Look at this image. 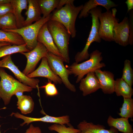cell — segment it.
Masks as SVG:
<instances>
[{
	"instance_id": "1",
	"label": "cell",
	"mask_w": 133,
	"mask_h": 133,
	"mask_svg": "<svg viewBox=\"0 0 133 133\" xmlns=\"http://www.w3.org/2000/svg\"><path fill=\"white\" fill-rule=\"evenodd\" d=\"M83 5L76 6L73 2L67 3L52 14L50 20L58 22L66 28L72 37L76 35L75 23L77 17Z\"/></svg>"
},
{
	"instance_id": "2",
	"label": "cell",
	"mask_w": 133,
	"mask_h": 133,
	"mask_svg": "<svg viewBox=\"0 0 133 133\" xmlns=\"http://www.w3.org/2000/svg\"><path fill=\"white\" fill-rule=\"evenodd\" d=\"M48 29L64 62L69 63V44L71 36L65 27L59 22L50 20L47 22Z\"/></svg>"
},
{
	"instance_id": "3",
	"label": "cell",
	"mask_w": 133,
	"mask_h": 133,
	"mask_svg": "<svg viewBox=\"0 0 133 133\" xmlns=\"http://www.w3.org/2000/svg\"><path fill=\"white\" fill-rule=\"evenodd\" d=\"M0 98L4 104L7 105L11 98L17 92L21 91L30 92L31 87L25 85L8 74L2 68H0Z\"/></svg>"
},
{
	"instance_id": "4",
	"label": "cell",
	"mask_w": 133,
	"mask_h": 133,
	"mask_svg": "<svg viewBox=\"0 0 133 133\" xmlns=\"http://www.w3.org/2000/svg\"><path fill=\"white\" fill-rule=\"evenodd\" d=\"M102 53L98 50L92 52L90 54V58L87 60L80 63L74 62L67 66V68L71 74L77 77L76 83H78L83 78L84 75L91 72H94L105 67V65L101 63L103 57Z\"/></svg>"
},
{
	"instance_id": "5",
	"label": "cell",
	"mask_w": 133,
	"mask_h": 133,
	"mask_svg": "<svg viewBox=\"0 0 133 133\" xmlns=\"http://www.w3.org/2000/svg\"><path fill=\"white\" fill-rule=\"evenodd\" d=\"M52 14L47 17H43L38 21L29 25L20 28L12 30H2L6 32H12L18 33L23 38L27 49L30 51L36 46L38 41L37 37L42 27L50 20Z\"/></svg>"
},
{
	"instance_id": "6",
	"label": "cell",
	"mask_w": 133,
	"mask_h": 133,
	"mask_svg": "<svg viewBox=\"0 0 133 133\" xmlns=\"http://www.w3.org/2000/svg\"><path fill=\"white\" fill-rule=\"evenodd\" d=\"M101 9V7L98 6L89 12L92 18L91 28L84 48L82 51L77 52L75 56V62L77 63L88 59L90 57L88 50L91 44L94 42L100 43L101 41L99 35L100 23L98 17L102 12Z\"/></svg>"
},
{
	"instance_id": "7",
	"label": "cell",
	"mask_w": 133,
	"mask_h": 133,
	"mask_svg": "<svg viewBox=\"0 0 133 133\" xmlns=\"http://www.w3.org/2000/svg\"><path fill=\"white\" fill-rule=\"evenodd\" d=\"M49 65L53 72L61 80L65 86L72 92H75V86L71 83L68 78L71 74L64 66L63 58L48 52L46 56Z\"/></svg>"
},
{
	"instance_id": "8",
	"label": "cell",
	"mask_w": 133,
	"mask_h": 133,
	"mask_svg": "<svg viewBox=\"0 0 133 133\" xmlns=\"http://www.w3.org/2000/svg\"><path fill=\"white\" fill-rule=\"evenodd\" d=\"M110 10L101 13L98 18L100 23L99 35L101 39L106 41H114L113 30L115 23L118 22L119 19L115 17L116 12Z\"/></svg>"
},
{
	"instance_id": "9",
	"label": "cell",
	"mask_w": 133,
	"mask_h": 133,
	"mask_svg": "<svg viewBox=\"0 0 133 133\" xmlns=\"http://www.w3.org/2000/svg\"><path fill=\"white\" fill-rule=\"evenodd\" d=\"M0 68L8 69L19 82L33 89L37 88L39 90V80L34 78H29L21 71L12 61L11 55L5 56L0 60Z\"/></svg>"
},
{
	"instance_id": "10",
	"label": "cell",
	"mask_w": 133,
	"mask_h": 133,
	"mask_svg": "<svg viewBox=\"0 0 133 133\" xmlns=\"http://www.w3.org/2000/svg\"><path fill=\"white\" fill-rule=\"evenodd\" d=\"M48 52L42 44L38 42L36 46L32 50L21 53L27 59L26 65L22 72L23 73L27 76L33 71L39 61L46 57Z\"/></svg>"
},
{
	"instance_id": "11",
	"label": "cell",
	"mask_w": 133,
	"mask_h": 133,
	"mask_svg": "<svg viewBox=\"0 0 133 133\" xmlns=\"http://www.w3.org/2000/svg\"><path fill=\"white\" fill-rule=\"evenodd\" d=\"M41 113L45 115V116L40 118H34L25 116L18 112H12L11 116H13L15 117L23 120V122L20 125L23 126L26 124L28 125L32 122L36 121H41L45 122L56 123L62 125L70 124L69 117L67 115L59 117H54L50 116L46 114L43 110L41 111Z\"/></svg>"
},
{
	"instance_id": "12",
	"label": "cell",
	"mask_w": 133,
	"mask_h": 133,
	"mask_svg": "<svg viewBox=\"0 0 133 133\" xmlns=\"http://www.w3.org/2000/svg\"><path fill=\"white\" fill-rule=\"evenodd\" d=\"M130 34L129 21L125 17L120 23L116 22L113 30L114 41L119 45L125 47L129 44Z\"/></svg>"
},
{
	"instance_id": "13",
	"label": "cell",
	"mask_w": 133,
	"mask_h": 133,
	"mask_svg": "<svg viewBox=\"0 0 133 133\" xmlns=\"http://www.w3.org/2000/svg\"><path fill=\"white\" fill-rule=\"evenodd\" d=\"M27 76L30 78L42 77L48 79L55 84H61L62 82L61 78L56 75L50 67L46 57L42 59L39 67Z\"/></svg>"
},
{
	"instance_id": "14",
	"label": "cell",
	"mask_w": 133,
	"mask_h": 133,
	"mask_svg": "<svg viewBox=\"0 0 133 133\" xmlns=\"http://www.w3.org/2000/svg\"><path fill=\"white\" fill-rule=\"evenodd\" d=\"M37 39V41L42 44L48 52L62 58L48 29L47 22L40 29Z\"/></svg>"
},
{
	"instance_id": "15",
	"label": "cell",
	"mask_w": 133,
	"mask_h": 133,
	"mask_svg": "<svg viewBox=\"0 0 133 133\" xmlns=\"http://www.w3.org/2000/svg\"><path fill=\"white\" fill-rule=\"evenodd\" d=\"M95 72L103 92L105 94L113 93L115 81L114 74L111 72L102 71L100 69L96 70Z\"/></svg>"
},
{
	"instance_id": "16",
	"label": "cell",
	"mask_w": 133,
	"mask_h": 133,
	"mask_svg": "<svg viewBox=\"0 0 133 133\" xmlns=\"http://www.w3.org/2000/svg\"><path fill=\"white\" fill-rule=\"evenodd\" d=\"M80 82L79 88L84 96L95 92L100 88L99 80L94 72L88 73Z\"/></svg>"
},
{
	"instance_id": "17",
	"label": "cell",
	"mask_w": 133,
	"mask_h": 133,
	"mask_svg": "<svg viewBox=\"0 0 133 133\" xmlns=\"http://www.w3.org/2000/svg\"><path fill=\"white\" fill-rule=\"evenodd\" d=\"M118 5L110 0H90L83 5V8L79 16V18H85L89 15V12L91 10L99 6L105 8L106 11L110 10L111 8Z\"/></svg>"
},
{
	"instance_id": "18",
	"label": "cell",
	"mask_w": 133,
	"mask_h": 133,
	"mask_svg": "<svg viewBox=\"0 0 133 133\" xmlns=\"http://www.w3.org/2000/svg\"><path fill=\"white\" fill-rule=\"evenodd\" d=\"M28 7L25 14L26 18L24 22L23 27L27 26L40 19L42 13L38 0H28Z\"/></svg>"
},
{
	"instance_id": "19",
	"label": "cell",
	"mask_w": 133,
	"mask_h": 133,
	"mask_svg": "<svg viewBox=\"0 0 133 133\" xmlns=\"http://www.w3.org/2000/svg\"><path fill=\"white\" fill-rule=\"evenodd\" d=\"M77 128L81 133H118L117 130L113 127H111L109 130L106 129L102 125L94 124L85 120L80 122Z\"/></svg>"
},
{
	"instance_id": "20",
	"label": "cell",
	"mask_w": 133,
	"mask_h": 133,
	"mask_svg": "<svg viewBox=\"0 0 133 133\" xmlns=\"http://www.w3.org/2000/svg\"><path fill=\"white\" fill-rule=\"evenodd\" d=\"M11 4L13 8V14L16 19L17 28L23 27L25 19L21 13L24 10H27L28 0H11Z\"/></svg>"
},
{
	"instance_id": "21",
	"label": "cell",
	"mask_w": 133,
	"mask_h": 133,
	"mask_svg": "<svg viewBox=\"0 0 133 133\" xmlns=\"http://www.w3.org/2000/svg\"><path fill=\"white\" fill-rule=\"evenodd\" d=\"M107 123L109 126L123 133H133L132 126L129 123L128 118H115L110 116L108 119Z\"/></svg>"
},
{
	"instance_id": "22",
	"label": "cell",
	"mask_w": 133,
	"mask_h": 133,
	"mask_svg": "<svg viewBox=\"0 0 133 133\" xmlns=\"http://www.w3.org/2000/svg\"><path fill=\"white\" fill-rule=\"evenodd\" d=\"M114 92L118 96H122L123 98H132L133 89L126 82L121 78L115 80Z\"/></svg>"
},
{
	"instance_id": "23",
	"label": "cell",
	"mask_w": 133,
	"mask_h": 133,
	"mask_svg": "<svg viewBox=\"0 0 133 133\" xmlns=\"http://www.w3.org/2000/svg\"><path fill=\"white\" fill-rule=\"evenodd\" d=\"M0 42L18 45L25 44L22 38L18 33L12 32H6L0 29Z\"/></svg>"
},
{
	"instance_id": "24",
	"label": "cell",
	"mask_w": 133,
	"mask_h": 133,
	"mask_svg": "<svg viewBox=\"0 0 133 133\" xmlns=\"http://www.w3.org/2000/svg\"><path fill=\"white\" fill-rule=\"evenodd\" d=\"M17 108L22 114L26 115L31 113L33 111L34 103L30 96L23 95L17 99Z\"/></svg>"
},
{
	"instance_id": "25",
	"label": "cell",
	"mask_w": 133,
	"mask_h": 133,
	"mask_svg": "<svg viewBox=\"0 0 133 133\" xmlns=\"http://www.w3.org/2000/svg\"><path fill=\"white\" fill-rule=\"evenodd\" d=\"M29 51L25 44L18 45H10L4 46L0 47V58L14 53Z\"/></svg>"
},
{
	"instance_id": "26",
	"label": "cell",
	"mask_w": 133,
	"mask_h": 133,
	"mask_svg": "<svg viewBox=\"0 0 133 133\" xmlns=\"http://www.w3.org/2000/svg\"><path fill=\"white\" fill-rule=\"evenodd\" d=\"M59 0H38L43 17H46L58 5Z\"/></svg>"
},
{
	"instance_id": "27",
	"label": "cell",
	"mask_w": 133,
	"mask_h": 133,
	"mask_svg": "<svg viewBox=\"0 0 133 133\" xmlns=\"http://www.w3.org/2000/svg\"><path fill=\"white\" fill-rule=\"evenodd\" d=\"M16 20L12 13L0 17V29L12 30L17 29Z\"/></svg>"
},
{
	"instance_id": "28",
	"label": "cell",
	"mask_w": 133,
	"mask_h": 133,
	"mask_svg": "<svg viewBox=\"0 0 133 133\" xmlns=\"http://www.w3.org/2000/svg\"><path fill=\"white\" fill-rule=\"evenodd\" d=\"M123 103L118 115L122 117L131 118L133 116V99L123 98Z\"/></svg>"
},
{
	"instance_id": "29",
	"label": "cell",
	"mask_w": 133,
	"mask_h": 133,
	"mask_svg": "<svg viewBox=\"0 0 133 133\" xmlns=\"http://www.w3.org/2000/svg\"><path fill=\"white\" fill-rule=\"evenodd\" d=\"M121 78L132 87L133 84V70L131 67V62L129 60L126 59L124 62Z\"/></svg>"
},
{
	"instance_id": "30",
	"label": "cell",
	"mask_w": 133,
	"mask_h": 133,
	"mask_svg": "<svg viewBox=\"0 0 133 133\" xmlns=\"http://www.w3.org/2000/svg\"><path fill=\"white\" fill-rule=\"evenodd\" d=\"M66 126L65 125L54 123L48 127L51 131H54L58 133H81V131L78 129L74 128L70 124Z\"/></svg>"
},
{
	"instance_id": "31",
	"label": "cell",
	"mask_w": 133,
	"mask_h": 133,
	"mask_svg": "<svg viewBox=\"0 0 133 133\" xmlns=\"http://www.w3.org/2000/svg\"><path fill=\"white\" fill-rule=\"evenodd\" d=\"M39 87L44 89L45 93L47 96H54L57 95L58 94L55 84L52 83L51 81L49 80L48 82L45 85Z\"/></svg>"
},
{
	"instance_id": "32",
	"label": "cell",
	"mask_w": 133,
	"mask_h": 133,
	"mask_svg": "<svg viewBox=\"0 0 133 133\" xmlns=\"http://www.w3.org/2000/svg\"><path fill=\"white\" fill-rule=\"evenodd\" d=\"M12 12L13 8L11 3L0 4V17Z\"/></svg>"
},
{
	"instance_id": "33",
	"label": "cell",
	"mask_w": 133,
	"mask_h": 133,
	"mask_svg": "<svg viewBox=\"0 0 133 133\" xmlns=\"http://www.w3.org/2000/svg\"><path fill=\"white\" fill-rule=\"evenodd\" d=\"M129 12L130 20L129 21L130 26V34L129 43L131 45L133 44V10H131Z\"/></svg>"
},
{
	"instance_id": "34",
	"label": "cell",
	"mask_w": 133,
	"mask_h": 133,
	"mask_svg": "<svg viewBox=\"0 0 133 133\" xmlns=\"http://www.w3.org/2000/svg\"><path fill=\"white\" fill-rule=\"evenodd\" d=\"M24 133H42L40 128L31 124Z\"/></svg>"
},
{
	"instance_id": "35",
	"label": "cell",
	"mask_w": 133,
	"mask_h": 133,
	"mask_svg": "<svg viewBox=\"0 0 133 133\" xmlns=\"http://www.w3.org/2000/svg\"><path fill=\"white\" fill-rule=\"evenodd\" d=\"M74 0H60L58 7L56 8V10H58L60 9L64 5H65L66 4L74 2Z\"/></svg>"
},
{
	"instance_id": "36",
	"label": "cell",
	"mask_w": 133,
	"mask_h": 133,
	"mask_svg": "<svg viewBox=\"0 0 133 133\" xmlns=\"http://www.w3.org/2000/svg\"><path fill=\"white\" fill-rule=\"evenodd\" d=\"M125 3L127 7V12H128L133 9V0H127L125 2Z\"/></svg>"
},
{
	"instance_id": "37",
	"label": "cell",
	"mask_w": 133,
	"mask_h": 133,
	"mask_svg": "<svg viewBox=\"0 0 133 133\" xmlns=\"http://www.w3.org/2000/svg\"><path fill=\"white\" fill-rule=\"evenodd\" d=\"M24 92L23 91H18L16 92L14 95L16 96L17 99H18L24 95L23 93Z\"/></svg>"
},
{
	"instance_id": "38",
	"label": "cell",
	"mask_w": 133,
	"mask_h": 133,
	"mask_svg": "<svg viewBox=\"0 0 133 133\" xmlns=\"http://www.w3.org/2000/svg\"><path fill=\"white\" fill-rule=\"evenodd\" d=\"M11 0H0V4L11 3Z\"/></svg>"
},
{
	"instance_id": "39",
	"label": "cell",
	"mask_w": 133,
	"mask_h": 133,
	"mask_svg": "<svg viewBox=\"0 0 133 133\" xmlns=\"http://www.w3.org/2000/svg\"><path fill=\"white\" fill-rule=\"evenodd\" d=\"M11 45L9 43L5 42H0V47L7 45Z\"/></svg>"
},
{
	"instance_id": "40",
	"label": "cell",
	"mask_w": 133,
	"mask_h": 133,
	"mask_svg": "<svg viewBox=\"0 0 133 133\" xmlns=\"http://www.w3.org/2000/svg\"><path fill=\"white\" fill-rule=\"evenodd\" d=\"M0 133H2L0 131Z\"/></svg>"
},
{
	"instance_id": "41",
	"label": "cell",
	"mask_w": 133,
	"mask_h": 133,
	"mask_svg": "<svg viewBox=\"0 0 133 133\" xmlns=\"http://www.w3.org/2000/svg\"></svg>"
}]
</instances>
